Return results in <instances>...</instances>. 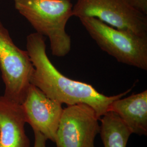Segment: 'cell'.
<instances>
[{
	"instance_id": "1",
	"label": "cell",
	"mask_w": 147,
	"mask_h": 147,
	"mask_svg": "<svg viewBox=\"0 0 147 147\" xmlns=\"http://www.w3.org/2000/svg\"><path fill=\"white\" fill-rule=\"evenodd\" d=\"M27 51L34 67L31 84L48 98L67 106L84 104L94 110L98 118L108 112L114 100L123 98L131 88L119 94L106 96L90 84L69 79L61 73L48 57L45 38L37 32L26 38Z\"/></svg>"
},
{
	"instance_id": "2",
	"label": "cell",
	"mask_w": 147,
	"mask_h": 147,
	"mask_svg": "<svg viewBox=\"0 0 147 147\" xmlns=\"http://www.w3.org/2000/svg\"><path fill=\"white\" fill-rule=\"evenodd\" d=\"M15 8L36 32L49 38L53 56L64 57L71 50V38L65 31L73 16L70 0H14Z\"/></svg>"
},
{
	"instance_id": "3",
	"label": "cell",
	"mask_w": 147,
	"mask_h": 147,
	"mask_svg": "<svg viewBox=\"0 0 147 147\" xmlns=\"http://www.w3.org/2000/svg\"><path fill=\"white\" fill-rule=\"evenodd\" d=\"M101 50L120 63L147 70V37L117 29L93 17L79 18Z\"/></svg>"
},
{
	"instance_id": "4",
	"label": "cell",
	"mask_w": 147,
	"mask_h": 147,
	"mask_svg": "<svg viewBox=\"0 0 147 147\" xmlns=\"http://www.w3.org/2000/svg\"><path fill=\"white\" fill-rule=\"evenodd\" d=\"M0 70L5 89L3 95L22 104L25 99L34 67L26 51L17 47L0 21Z\"/></svg>"
},
{
	"instance_id": "5",
	"label": "cell",
	"mask_w": 147,
	"mask_h": 147,
	"mask_svg": "<svg viewBox=\"0 0 147 147\" xmlns=\"http://www.w3.org/2000/svg\"><path fill=\"white\" fill-rule=\"evenodd\" d=\"M73 13L78 18L93 17L114 28L147 37V15L126 0H78Z\"/></svg>"
},
{
	"instance_id": "6",
	"label": "cell",
	"mask_w": 147,
	"mask_h": 147,
	"mask_svg": "<svg viewBox=\"0 0 147 147\" xmlns=\"http://www.w3.org/2000/svg\"><path fill=\"white\" fill-rule=\"evenodd\" d=\"M99 120L89 105L67 106L63 109L56 134L57 147H95V138L100 132Z\"/></svg>"
},
{
	"instance_id": "7",
	"label": "cell",
	"mask_w": 147,
	"mask_h": 147,
	"mask_svg": "<svg viewBox=\"0 0 147 147\" xmlns=\"http://www.w3.org/2000/svg\"><path fill=\"white\" fill-rule=\"evenodd\" d=\"M62 105L31 84L21 106L26 123L30 125L33 130L40 132L47 140L55 143L63 113Z\"/></svg>"
},
{
	"instance_id": "8",
	"label": "cell",
	"mask_w": 147,
	"mask_h": 147,
	"mask_svg": "<svg viewBox=\"0 0 147 147\" xmlns=\"http://www.w3.org/2000/svg\"><path fill=\"white\" fill-rule=\"evenodd\" d=\"M21 104L0 96V147H31Z\"/></svg>"
},
{
	"instance_id": "9",
	"label": "cell",
	"mask_w": 147,
	"mask_h": 147,
	"mask_svg": "<svg viewBox=\"0 0 147 147\" xmlns=\"http://www.w3.org/2000/svg\"><path fill=\"white\" fill-rule=\"evenodd\" d=\"M108 111L116 113L132 134L147 135V90L114 100Z\"/></svg>"
},
{
	"instance_id": "10",
	"label": "cell",
	"mask_w": 147,
	"mask_h": 147,
	"mask_svg": "<svg viewBox=\"0 0 147 147\" xmlns=\"http://www.w3.org/2000/svg\"><path fill=\"white\" fill-rule=\"evenodd\" d=\"M100 137L104 147H126L132 134L116 113L107 112L100 118Z\"/></svg>"
},
{
	"instance_id": "11",
	"label": "cell",
	"mask_w": 147,
	"mask_h": 147,
	"mask_svg": "<svg viewBox=\"0 0 147 147\" xmlns=\"http://www.w3.org/2000/svg\"><path fill=\"white\" fill-rule=\"evenodd\" d=\"M126 1L138 11L147 15V0H126Z\"/></svg>"
},
{
	"instance_id": "12",
	"label": "cell",
	"mask_w": 147,
	"mask_h": 147,
	"mask_svg": "<svg viewBox=\"0 0 147 147\" xmlns=\"http://www.w3.org/2000/svg\"><path fill=\"white\" fill-rule=\"evenodd\" d=\"M34 135V143L33 147H47V139L40 132L33 131Z\"/></svg>"
}]
</instances>
